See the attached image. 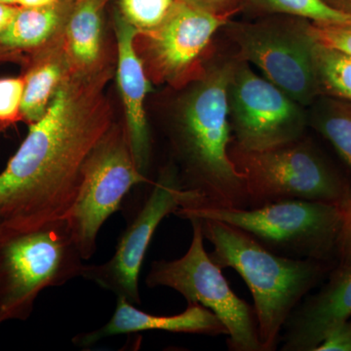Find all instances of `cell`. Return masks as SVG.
<instances>
[{
	"label": "cell",
	"mask_w": 351,
	"mask_h": 351,
	"mask_svg": "<svg viewBox=\"0 0 351 351\" xmlns=\"http://www.w3.org/2000/svg\"><path fill=\"white\" fill-rule=\"evenodd\" d=\"M147 331L228 335L219 318L201 304H188V308L177 315L160 316L144 313L127 300L117 298L114 313L107 324L95 331L78 335L73 343L80 348H88L110 337Z\"/></svg>",
	"instance_id": "obj_15"
},
{
	"label": "cell",
	"mask_w": 351,
	"mask_h": 351,
	"mask_svg": "<svg viewBox=\"0 0 351 351\" xmlns=\"http://www.w3.org/2000/svg\"><path fill=\"white\" fill-rule=\"evenodd\" d=\"M110 76L107 66L89 73L71 71L45 114L31 124L0 173L1 237L66 219L83 165L113 125L105 95Z\"/></svg>",
	"instance_id": "obj_1"
},
{
	"label": "cell",
	"mask_w": 351,
	"mask_h": 351,
	"mask_svg": "<svg viewBox=\"0 0 351 351\" xmlns=\"http://www.w3.org/2000/svg\"><path fill=\"white\" fill-rule=\"evenodd\" d=\"M175 215L184 219L199 218L228 223L278 255L336 265L341 228L339 205L282 199L246 208L182 206Z\"/></svg>",
	"instance_id": "obj_4"
},
{
	"label": "cell",
	"mask_w": 351,
	"mask_h": 351,
	"mask_svg": "<svg viewBox=\"0 0 351 351\" xmlns=\"http://www.w3.org/2000/svg\"><path fill=\"white\" fill-rule=\"evenodd\" d=\"M341 212V228L337 247L336 265L332 271H351V184L346 197L339 205Z\"/></svg>",
	"instance_id": "obj_24"
},
{
	"label": "cell",
	"mask_w": 351,
	"mask_h": 351,
	"mask_svg": "<svg viewBox=\"0 0 351 351\" xmlns=\"http://www.w3.org/2000/svg\"><path fill=\"white\" fill-rule=\"evenodd\" d=\"M313 53L320 96L351 101L350 55L316 40Z\"/></svg>",
	"instance_id": "obj_20"
},
{
	"label": "cell",
	"mask_w": 351,
	"mask_h": 351,
	"mask_svg": "<svg viewBox=\"0 0 351 351\" xmlns=\"http://www.w3.org/2000/svg\"><path fill=\"white\" fill-rule=\"evenodd\" d=\"M97 1L99 2V3L101 4L103 6H106V4L108 3L110 0H97Z\"/></svg>",
	"instance_id": "obj_32"
},
{
	"label": "cell",
	"mask_w": 351,
	"mask_h": 351,
	"mask_svg": "<svg viewBox=\"0 0 351 351\" xmlns=\"http://www.w3.org/2000/svg\"><path fill=\"white\" fill-rule=\"evenodd\" d=\"M64 49L63 36L40 60L25 78L21 114L29 123H34L45 114L50 103L71 73Z\"/></svg>",
	"instance_id": "obj_18"
},
{
	"label": "cell",
	"mask_w": 351,
	"mask_h": 351,
	"mask_svg": "<svg viewBox=\"0 0 351 351\" xmlns=\"http://www.w3.org/2000/svg\"><path fill=\"white\" fill-rule=\"evenodd\" d=\"M309 32L314 40L351 56V20L341 23H313Z\"/></svg>",
	"instance_id": "obj_23"
},
{
	"label": "cell",
	"mask_w": 351,
	"mask_h": 351,
	"mask_svg": "<svg viewBox=\"0 0 351 351\" xmlns=\"http://www.w3.org/2000/svg\"><path fill=\"white\" fill-rule=\"evenodd\" d=\"M235 60L219 58L203 69L180 105L175 145L184 163L181 182L196 196L186 206L249 207L243 180L228 156V88Z\"/></svg>",
	"instance_id": "obj_2"
},
{
	"label": "cell",
	"mask_w": 351,
	"mask_h": 351,
	"mask_svg": "<svg viewBox=\"0 0 351 351\" xmlns=\"http://www.w3.org/2000/svg\"><path fill=\"white\" fill-rule=\"evenodd\" d=\"M189 221L193 226V239L188 252L177 260L152 263L145 283L151 288L173 289L188 304H201L211 311L228 331L230 350L265 351L254 307L233 292L221 267L205 250L199 219Z\"/></svg>",
	"instance_id": "obj_8"
},
{
	"label": "cell",
	"mask_w": 351,
	"mask_h": 351,
	"mask_svg": "<svg viewBox=\"0 0 351 351\" xmlns=\"http://www.w3.org/2000/svg\"><path fill=\"white\" fill-rule=\"evenodd\" d=\"M219 17L230 19L235 13L241 11L245 0H181Z\"/></svg>",
	"instance_id": "obj_27"
},
{
	"label": "cell",
	"mask_w": 351,
	"mask_h": 351,
	"mask_svg": "<svg viewBox=\"0 0 351 351\" xmlns=\"http://www.w3.org/2000/svg\"><path fill=\"white\" fill-rule=\"evenodd\" d=\"M83 261L66 219L0 237V324L27 319L43 290L82 276Z\"/></svg>",
	"instance_id": "obj_6"
},
{
	"label": "cell",
	"mask_w": 351,
	"mask_h": 351,
	"mask_svg": "<svg viewBox=\"0 0 351 351\" xmlns=\"http://www.w3.org/2000/svg\"><path fill=\"white\" fill-rule=\"evenodd\" d=\"M228 99L234 143L241 149L263 151L304 137L309 119L304 107L237 57Z\"/></svg>",
	"instance_id": "obj_10"
},
{
	"label": "cell",
	"mask_w": 351,
	"mask_h": 351,
	"mask_svg": "<svg viewBox=\"0 0 351 351\" xmlns=\"http://www.w3.org/2000/svg\"><path fill=\"white\" fill-rule=\"evenodd\" d=\"M117 43V83L125 112V129L138 170L145 175L152 154L151 135L145 115V101L149 82L138 56L135 40L138 32L119 11L114 12Z\"/></svg>",
	"instance_id": "obj_13"
},
{
	"label": "cell",
	"mask_w": 351,
	"mask_h": 351,
	"mask_svg": "<svg viewBox=\"0 0 351 351\" xmlns=\"http://www.w3.org/2000/svg\"><path fill=\"white\" fill-rule=\"evenodd\" d=\"M228 20L176 0L162 24L145 34L154 76L169 84L184 82L199 64L214 34Z\"/></svg>",
	"instance_id": "obj_12"
},
{
	"label": "cell",
	"mask_w": 351,
	"mask_h": 351,
	"mask_svg": "<svg viewBox=\"0 0 351 351\" xmlns=\"http://www.w3.org/2000/svg\"><path fill=\"white\" fill-rule=\"evenodd\" d=\"M311 106L309 123L332 145L351 175V101L320 96Z\"/></svg>",
	"instance_id": "obj_19"
},
{
	"label": "cell",
	"mask_w": 351,
	"mask_h": 351,
	"mask_svg": "<svg viewBox=\"0 0 351 351\" xmlns=\"http://www.w3.org/2000/svg\"><path fill=\"white\" fill-rule=\"evenodd\" d=\"M176 0H119L117 11L138 29L149 34L157 29L169 15Z\"/></svg>",
	"instance_id": "obj_22"
},
{
	"label": "cell",
	"mask_w": 351,
	"mask_h": 351,
	"mask_svg": "<svg viewBox=\"0 0 351 351\" xmlns=\"http://www.w3.org/2000/svg\"><path fill=\"white\" fill-rule=\"evenodd\" d=\"M0 237H1V221H0Z\"/></svg>",
	"instance_id": "obj_33"
},
{
	"label": "cell",
	"mask_w": 351,
	"mask_h": 351,
	"mask_svg": "<svg viewBox=\"0 0 351 351\" xmlns=\"http://www.w3.org/2000/svg\"><path fill=\"white\" fill-rule=\"evenodd\" d=\"M25 80L2 78L0 80V120H12L21 112L24 93Z\"/></svg>",
	"instance_id": "obj_25"
},
{
	"label": "cell",
	"mask_w": 351,
	"mask_h": 351,
	"mask_svg": "<svg viewBox=\"0 0 351 351\" xmlns=\"http://www.w3.org/2000/svg\"><path fill=\"white\" fill-rule=\"evenodd\" d=\"M240 12L256 17L285 14L313 23H341L351 20V15L335 10L323 0H245Z\"/></svg>",
	"instance_id": "obj_21"
},
{
	"label": "cell",
	"mask_w": 351,
	"mask_h": 351,
	"mask_svg": "<svg viewBox=\"0 0 351 351\" xmlns=\"http://www.w3.org/2000/svg\"><path fill=\"white\" fill-rule=\"evenodd\" d=\"M75 0H58L49 5L20 7L5 31L0 34V45L12 49L40 47L57 38Z\"/></svg>",
	"instance_id": "obj_17"
},
{
	"label": "cell",
	"mask_w": 351,
	"mask_h": 351,
	"mask_svg": "<svg viewBox=\"0 0 351 351\" xmlns=\"http://www.w3.org/2000/svg\"><path fill=\"white\" fill-rule=\"evenodd\" d=\"M311 21L285 14L254 22L228 20L221 29L237 45V57L257 66L265 78L302 107L320 97L313 63Z\"/></svg>",
	"instance_id": "obj_7"
},
{
	"label": "cell",
	"mask_w": 351,
	"mask_h": 351,
	"mask_svg": "<svg viewBox=\"0 0 351 351\" xmlns=\"http://www.w3.org/2000/svg\"><path fill=\"white\" fill-rule=\"evenodd\" d=\"M17 10L18 7L15 5L0 3V34L5 31Z\"/></svg>",
	"instance_id": "obj_28"
},
{
	"label": "cell",
	"mask_w": 351,
	"mask_h": 351,
	"mask_svg": "<svg viewBox=\"0 0 351 351\" xmlns=\"http://www.w3.org/2000/svg\"><path fill=\"white\" fill-rule=\"evenodd\" d=\"M147 182L134 158L125 127L112 125L83 165L77 195L64 219L83 260L94 255L101 226L119 210L127 193Z\"/></svg>",
	"instance_id": "obj_9"
},
{
	"label": "cell",
	"mask_w": 351,
	"mask_h": 351,
	"mask_svg": "<svg viewBox=\"0 0 351 351\" xmlns=\"http://www.w3.org/2000/svg\"><path fill=\"white\" fill-rule=\"evenodd\" d=\"M209 254L221 269L239 272L250 289L258 337L265 351L276 350L278 338L295 307L334 269L332 263L278 255L241 230L199 219Z\"/></svg>",
	"instance_id": "obj_3"
},
{
	"label": "cell",
	"mask_w": 351,
	"mask_h": 351,
	"mask_svg": "<svg viewBox=\"0 0 351 351\" xmlns=\"http://www.w3.org/2000/svg\"><path fill=\"white\" fill-rule=\"evenodd\" d=\"M196 196L184 191L177 170L165 168L154 182L140 211L120 237L114 254L101 265H85L82 277L133 304H141L138 277L157 228L168 215Z\"/></svg>",
	"instance_id": "obj_11"
},
{
	"label": "cell",
	"mask_w": 351,
	"mask_h": 351,
	"mask_svg": "<svg viewBox=\"0 0 351 351\" xmlns=\"http://www.w3.org/2000/svg\"><path fill=\"white\" fill-rule=\"evenodd\" d=\"M326 284L304 299L286 322L284 351H314L335 327L351 318V271H331Z\"/></svg>",
	"instance_id": "obj_14"
},
{
	"label": "cell",
	"mask_w": 351,
	"mask_h": 351,
	"mask_svg": "<svg viewBox=\"0 0 351 351\" xmlns=\"http://www.w3.org/2000/svg\"><path fill=\"white\" fill-rule=\"evenodd\" d=\"M104 7L97 0H75L64 25L63 44L71 71L89 73L101 66Z\"/></svg>",
	"instance_id": "obj_16"
},
{
	"label": "cell",
	"mask_w": 351,
	"mask_h": 351,
	"mask_svg": "<svg viewBox=\"0 0 351 351\" xmlns=\"http://www.w3.org/2000/svg\"><path fill=\"white\" fill-rule=\"evenodd\" d=\"M0 3L8 4V5H18V0H0Z\"/></svg>",
	"instance_id": "obj_31"
},
{
	"label": "cell",
	"mask_w": 351,
	"mask_h": 351,
	"mask_svg": "<svg viewBox=\"0 0 351 351\" xmlns=\"http://www.w3.org/2000/svg\"><path fill=\"white\" fill-rule=\"evenodd\" d=\"M323 1L335 10L351 15V0H323Z\"/></svg>",
	"instance_id": "obj_29"
},
{
	"label": "cell",
	"mask_w": 351,
	"mask_h": 351,
	"mask_svg": "<svg viewBox=\"0 0 351 351\" xmlns=\"http://www.w3.org/2000/svg\"><path fill=\"white\" fill-rule=\"evenodd\" d=\"M314 351H351V318L328 332Z\"/></svg>",
	"instance_id": "obj_26"
},
{
	"label": "cell",
	"mask_w": 351,
	"mask_h": 351,
	"mask_svg": "<svg viewBox=\"0 0 351 351\" xmlns=\"http://www.w3.org/2000/svg\"><path fill=\"white\" fill-rule=\"evenodd\" d=\"M58 0H18V5L21 7H39L49 5Z\"/></svg>",
	"instance_id": "obj_30"
},
{
	"label": "cell",
	"mask_w": 351,
	"mask_h": 351,
	"mask_svg": "<svg viewBox=\"0 0 351 351\" xmlns=\"http://www.w3.org/2000/svg\"><path fill=\"white\" fill-rule=\"evenodd\" d=\"M228 156L243 180L249 207L282 199L339 205L350 189L351 175L304 137L263 151H247L232 141Z\"/></svg>",
	"instance_id": "obj_5"
}]
</instances>
